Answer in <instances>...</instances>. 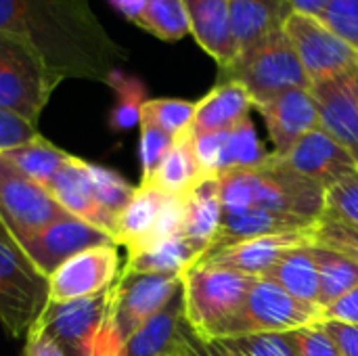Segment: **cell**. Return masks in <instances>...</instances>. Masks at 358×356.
<instances>
[{
  "mask_svg": "<svg viewBox=\"0 0 358 356\" xmlns=\"http://www.w3.org/2000/svg\"><path fill=\"white\" fill-rule=\"evenodd\" d=\"M46 279L0 222V323L13 336L27 334L46 306Z\"/></svg>",
  "mask_w": 358,
  "mask_h": 356,
  "instance_id": "cell-6",
  "label": "cell"
},
{
  "mask_svg": "<svg viewBox=\"0 0 358 356\" xmlns=\"http://www.w3.org/2000/svg\"><path fill=\"white\" fill-rule=\"evenodd\" d=\"M111 2V6L117 10V13H122L126 19H130V21H134L136 19V15L143 10V6L147 4V0H109Z\"/></svg>",
  "mask_w": 358,
  "mask_h": 356,
  "instance_id": "cell-49",
  "label": "cell"
},
{
  "mask_svg": "<svg viewBox=\"0 0 358 356\" xmlns=\"http://www.w3.org/2000/svg\"><path fill=\"white\" fill-rule=\"evenodd\" d=\"M268 136L275 145L273 155H285L304 134L321 126L319 105L310 88H292L256 105Z\"/></svg>",
  "mask_w": 358,
  "mask_h": 356,
  "instance_id": "cell-17",
  "label": "cell"
},
{
  "mask_svg": "<svg viewBox=\"0 0 358 356\" xmlns=\"http://www.w3.org/2000/svg\"><path fill=\"white\" fill-rule=\"evenodd\" d=\"M285 2L292 6V10L313 15V17H319V19L323 17V13L331 4V0H285Z\"/></svg>",
  "mask_w": 358,
  "mask_h": 356,
  "instance_id": "cell-48",
  "label": "cell"
},
{
  "mask_svg": "<svg viewBox=\"0 0 358 356\" xmlns=\"http://www.w3.org/2000/svg\"><path fill=\"white\" fill-rule=\"evenodd\" d=\"M63 82L21 38L0 31V109L38 124L52 92Z\"/></svg>",
  "mask_w": 358,
  "mask_h": 356,
  "instance_id": "cell-5",
  "label": "cell"
},
{
  "mask_svg": "<svg viewBox=\"0 0 358 356\" xmlns=\"http://www.w3.org/2000/svg\"><path fill=\"white\" fill-rule=\"evenodd\" d=\"M315 227L231 243L220 250L203 254L199 258V264H210V266H218L260 279L266 277L287 252L315 243Z\"/></svg>",
  "mask_w": 358,
  "mask_h": 356,
  "instance_id": "cell-14",
  "label": "cell"
},
{
  "mask_svg": "<svg viewBox=\"0 0 358 356\" xmlns=\"http://www.w3.org/2000/svg\"><path fill=\"white\" fill-rule=\"evenodd\" d=\"M0 31L29 44L63 80L109 86L126 59L90 0H0Z\"/></svg>",
  "mask_w": 358,
  "mask_h": 356,
  "instance_id": "cell-1",
  "label": "cell"
},
{
  "mask_svg": "<svg viewBox=\"0 0 358 356\" xmlns=\"http://www.w3.org/2000/svg\"><path fill=\"white\" fill-rule=\"evenodd\" d=\"M182 199H185L182 235L210 248L222 220L218 178L214 176L201 178Z\"/></svg>",
  "mask_w": 358,
  "mask_h": 356,
  "instance_id": "cell-26",
  "label": "cell"
},
{
  "mask_svg": "<svg viewBox=\"0 0 358 356\" xmlns=\"http://www.w3.org/2000/svg\"><path fill=\"white\" fill-rule=\"evenodd\" d=\"M21 356H65L63 350L38 327H29L25 334V346L21 350Z\"/></svg>",
  "mask_w": 358,
  "mask_h": 356,
  "instance_id": "cell-47",
  "label": "cell"
},
{
  "mask_svg": "<svg viewBox=\"0 0 358 356\" xmlns=\"http://www.w3.org/2000/svg\"><path fill=\"white\" fill-rule=\"evenodd\" d=\"M319 220H308L292 214H281V212H271L262 208H250L241 212H222V220L218 227L216 237L212 239L208 252L220 250L231 243H239L245 239H256V237H266V235H277V233H287V231H300V229H310Z\"/></svg>",
  "mask_w": 358,
  "mask_h": 356,
  "instance_id": "cell-20",
  "label": "cell"
},
{
  "mask_svg": "<svg viewBox=\"0 0 358 356\" xmlns=\"http://www.w3.org/2000/svg\"><path fill=\"white\" fill-rule=\"evenodd\" d=\"M289 334L300 356H342L331 336L325 332L323 323L304 325Z\"/></svg>",
  "mask_w": 358,
  "mask_h": 356,
  "instance_id": "cell-42",
  "label": "cell"
},
{
  "mask_svg": "<svg viewBox=\"0 0 358 356\" xmlns=\"http://www.w3.org/2000/svg\"><path fill=\"white\" fill-rule=\"evenodd\" d=\"M315 243L338 250L358 262V229H352L340 220L321 216L315 227Z\"/></svg>",
  "mask_w": 358,
  "mask_h": 356,
  "instance_id": "cell-39",
  "label": "cell"
},
{
  "mask_svg": "<svg viewBox=\"0 0 358 356\" xmlns=\"http://www.w3.org/2000/svg\"><path fill=\"white\" fill-rule=\"evenodd\" d=\"M271 159L323 187L358 168L355 157L321 126L304 134L285 155H271Z\"/></svg>",
  "mask_w": 358,
  "mask_h": 356,
  "instance_id": "cell-15",
  "label": "cell"
},
{
  "mask_svg": "<svg viewBox=\"0 0 358 356\" xmlns=\"http://www.w3.org/2000/svg\"><path fill=\"white\" fill-rule=\"evenodd\" d=\"M138 126H141L138 151H141V170H143L141 183H147L157 170V166L162 164V159L166 157V153L170 151L174 138L149 122H138Z\"/></svg>",
  "mask_w": 358,
  "mask_h": 356,
  "instance_id": "cell-38",
  "label": "cell"
},
{
  "mask_svg": "<svg viewBox=\"0 0 358 356\" xmlns=\"http://www.w3.org/2000/svg\"><path fill=\"white\" fill-rule=\"evenodd\" d=\"M254 99L233 80H220L201 101H197L195 118L191 124L193 134L224 132L250 118Z\"/></svg>",
  "mask_w": 358,
  "mask_h": 356,
  "instance_id": "cell-21",
  "label": "cell"
},
{
  "mask_svg": "<svg viewBox=\"0 0 358 356\" xmlns=\"http://www.w3.org/2000/svg\"><path fill=\"white\" fill-rule=\"evenodd\" d=\"M201 178H206L199 170V164L193 153V132L187 130L185 134L176 136L170 151L153 172V176L147 183L141 185H151L159 189L166 195H176L185 197Z\"/></svg>",
  "mask_w": 358,
  "mask_h": 356,
  "instance_id": "cell-27",
  "label": "cell"
},
{
  "mask_svg": "<svg viewBox=\"0 0 358 356\" xmlns=\"http://www.w3.org/2000/svg\"><path fill=\"white\" fill-rule=\"evenodd\" d=\"M342 356H358V325L342 321H321Z\"/></svg>",
  "mask_w": 358,
  "mask_h": 356,
  "instance_id": "cell-45",
  "label": "cell"
},
{
  "mask_svg": "<svg viewBox=\"0 0 358 356\" xmlns=\"http://www.w3.org/2000/svg\"><path fill=\"white\" fill-rule=\"evenodd\" d=\"M120 277V254L115 243L84 250L65 260L48 275V304L71 302L107 292Z\"/></svg>",
  "mask_w": 358,
  "mask_h": 356,
  "instance_id": "cell-12",
  "label": "cell"
},
{
  "mask_svg": "<svg viewBox=\"0 0 358 356\" xmlns=\"http://www.w3.org/2000/svg\"><path fill=\"white\" fill-rule=\"evenodd\" d=\"M46 189L50 191V195L57 199V204L67 214L86 220L88 225L105 231L109 237L113 235L115 222H113V218H109L103 212V208L94 199L90 178L86 172V159L71 155L69 162L57 172V176L50 180V185Z\"/></svg>",
  "mask_w": 358,
  "mask_h": 356,
  "instance_id": "cell-18",
  "label": "cell"
},
{
  "mask_svg": "<svg viewBox=\"0 0 358 356\" xmlns=\"http://www.w3.org/2000/svg\"><path fill=\"white\" fill-rule=\"evenodd\" d=\"M172 356H239L235 355L231 348H227L220 340H206L201 336H197L191 325L185 321L182 329H180V338L178 344L174 348Z\"/></svg>",
  "mask_w": 358,
  "mask_h": 356,
  "instance_id": "cell-44",
  "label": "cell"
},
{
  "mask_svg": "<svg viewBox=\"0 0 358 356\" xmlns=\"http://www.w3.org/2000/svg\"><path fill=\"white\" fill-rule=\"evenodd\" d=\"M313 254L319 269V306L321 311L336 300H340L344 294H348L352 287L358 285V262L355 258L313 243Z\"/></svg>",
  "mask_w": 358,
  "mask_h": 356,
  "instance_id": "cell-29",
  "label": "cell"
},
{
  "mask_svg": "<svg viewBox=\"0 0 358 356\" xmlns=\"http://www.w3.org/2000/svg\"><path fill=\"white\" fill-rule=\"evenodd\" d=\"M224 132H206V134H193V153L199 164V170L203 176H220V157H222V145H224Z\"/></svg>",
  "mask_w": 358,
  "mask_h": 356,
  "instance_id": "cell-43",
  "label": "cell"
},
{
  "mask_svg": "<svg viewBox=\"0 0 358 356\" xmlns=\"http://www.w3.org/2000/svg\"><path fill=\"white\" fill-rule=\"evenodd\" d=\"M325 128L358 164V67L310 84Z\"/></svg>",
  "mask_w": 358,
  "mask_h": 356,
  "instance_id": "cell-16",
  "label": "cell"
},
{
  "mask_svg": "<svg viewBox=\"0 0 358 356\" xmlns=\"http://www.w3.org/2000/svg\"><path fill=\"white\" fill-rule=\"evenodd\" d=\"M271 153L264 149L262 141L258 138V132L254 128V122L245 118L235 128L227 130L224 145H222V157H220V176L224 172L233 170H254L266 164Z\"/></svg>",
  "mask_w": 358,
  "mask_h": 356,
  "instance_id": "cell-31",
  "label": "cell"
},
{
  "mask_svg": "<svg viewBox=\"0 0 358 356\" xmlns=\"http://www.w3.org/2000/svg\"><path fill=\"white\" fill-rule=\"evenodd\" d=\"M109 86L117 94L115 107L111 109V115H109L111 128L113 130H128V128L136 126L141 122V107L147 101L145 99V84L134 76H126L124 71H117L111 78Z\"/></svg>",
  "mask_w": 358,
  "mask_h": 356,
  "instance_id": "cell-35",
  "label": "cell"
},
{
  "mask_svg": "<svg viewBox=\"0 0 358 356\" xmlns=\"http://www.w3.org/2000/svg\"><path fill=\"white\" fill-rule=\"evenodd\" d=\"M208 245L197 243L189 237L174 235L164 239L143 252L128 254L126 266L122 271L136 275H185L191 266L199 262Z\"/></svg>",
  "mask_w": 358,
  "mask_h": 356,
  "instance_id": "cell-24",
  "label": "cell"
},
{
  "mask_svg": "<svg viewBox=\"0 0 358 356\" xmlns=\"http://www.w3.org/2000/svg\"><path fill=\"white\" fill-rule=\"evenodd\" d=\"M222 80L239 82L254 107L292 88H310L300 57L283 29H277L237 52L235 61L220 69Z\"/></svg>",
  "mask_w": 358,
  "mask_h": 356,
  "instance_id": "cell-3",
  "label": "cell"
},
{
  "mask_svg": "<svg viewBox=\"0 0 358 356\" xmlns=\"http://www.w3.org/2000/svg\"><path fill=\"white\" fill-rule=\"evenodd\" d=\"M323 216L358 229V168L325 187Z\"/></svg>",
  "mask_w": 358,
  "mask_h": 356,
  "instance_id": "cell-36",
  "label": "cell"
},
{
  "mask_svg": "<svg viewBox=\"0 0 358 356\" xmlns=\"http://www.w3.org/2000/svg\"><path fill=\"white\" fill-rule=\"evenodd\" d=\"M109 290L90 298L48 304L31 323L46 334L65 356H94L96 338L105 319Z\"/></svg>",
  "mask_w": 358,
  "mask_h": 356,
  "instance_id": "cell-11",
  "label": "cell"
},
{
  "mask_svg": "<svg viewBox=\"0 0 358 356\" xmlns=\"http://www.w3.org/2000/svg\"><path fill=\"white\" fill-rule=\"evenodd\" d=\"M310 84L358 67V50L323 19L292 10L283 23Z\"/></svg>",
  "mask_w": 358,
  "mask_h": 356,
  "instance_id": "cell-9",
  "label": "cell"
},
{
  "mask_svg": "<svg viewBox=\"0 0 358 356\" xmlns=\"http://www.w3.org/2000/svg\"><path fill=\"white\" fill-rule=\"evenodd\" d=\"M254 281V277L210 264L191 266L182 275L185 319L191 329L206 340H216L220 329L241 311Z\"/></svg>",
  "mask_w": 358,
  "mask_h": 356,
  "instance_id": "cell-4",
  "label": "cell"
},
{
  "mask_svg": "<svg viewBox=\"0 0 358 356\" xmlns=\"http://www.w3.org/2000/svg\"><path fill=\"white\" fill-rule=\"evenodd\" d=\"M252 208L319 220L325 210V187L268 157L264 166L252 170Z\"/></svg>",
  "mask_w": 358,
  "mask_h": 356,
  "instance_id": "cell-10",
  "label": "cell"
},
{
  "mask_svg": "<svg viewBox=\"0 0 358 356\" xmlns=\"http://www.w3.org/2000/svg\"><path fill=\"white\" fill-rule=\"evenodd\" d=\"M189 17V29L197 44L218 63L229 67L237 57V46L231 34L229 0H182Z\"/></svg>",
  "mask_w": 358,
  "mask_h": 356,
  "instance_id": "cell-19",
  "label": "cell"
},
{
  "mask_svg": "<svg viewBox=\"0 0 358 356\" xmlns=\"http://www.w3.org/2000/svg\"><path fill=\"white\" fill-rule=\"evenodd\" d=\"M132 23L164 42H176L191 34L182 0H147Z\"/></svg>",
  "mask_w": 358,
  "mask_h": 356,
  "instance_id": "cell-32",
  "label": "cell"
},
{
  "mask_svg": "<svg viewBox=\"0 0 358 356\" xmlns=\"http://www.w3.org/2000/svg\"><path fill=\"white\" fill-rule=\"evenodd\" d=\"M239 356H300L289 332L283 334H252L220 340Z\"/></svg>",
  "mask_w": 358,
  "mask_h": 356,
  "instance_id": "cell-37",
  "label": "cell"
},
{
  "mask_svg": "<svg viewBox=\"0 0 358 356\" xmlns=\"http://www.w3.org/2000/svg\"><path fill=\"white\" fill-rule=\"evenodd\" d=\"M168 197L170 195L162 193L151 185H138L132 199L115 220L113 235H111L113 243L124 245L128 254L143 250L159 220V214Z\"/></svg>",
  "mask_w": 358,
  "mask_h": 356,
  "instance_id": "cell-22",
  "label": "cell"
},
{
  "mask_svg": "<svg viewBox=\"0 0 358 356\" xmlns=\"http://www.w3.org/2000/svg\"><path fill=\"white\" fill-rule=\"evenodd\" d=\"M321 321L323 311L319 306L304 304L273 279L260 277L254 281L241 311L220 329L216 340L252 334H283Z\"/></svg>",
  "mask_w": 358,
  "mask_h": 356,
  "instance_id": "cell-7",
  "label": "cell"
},
{
  "mask_svg": "<svg viewBox=\"0 0 358 356\" xmlns=\"http://www.w3.org/2000/svg\"><path fill=\"white\" fill-rule=\"evenodd\" d=\"M86 172H88L90 187H92L96 204L115 222L117 216L122 214V210L132 199L136 187H132L128 180H124L117 172L103 168V166H96V164H90V162H86Z\"/></svg>",
  "mask_w": 358,
  "mask_h": 356,
  "instance_id": "cell-33",
  "label": "cell"
},
{
  "mask_svg": "<svg viewBox=\"0 0 358 356\" xmlns=\"http://www.w3.org/2000/svg\"><path fill=\"white\" fill-rule=\"evenodd\" d=\"M40 136L38 124L8 109H0V153L17 149Z\"/></svg>",
  "mask_w": 358,
  "mask_h": 356,
  "instance_id": "cell-40",
  "label": "cell"
},
{
  "mask_svg": "<svg viewBox=\"0 0 358 356\" xmlns=\"http://www.w3.org/2000/svg\"><path fill=\"white\" fill-rule=\"evenodd\" d=\"M15 168H19L25 176L34 178L36 183L48 187L50 180L57 176V172L69 162V157L73 153H67L65 149L52 145L50 141H46L42 134L36 136L34 141L10 149L6 153H2Z\"/></svg>",
  "mask_w": 358,
  "mask_h": 356,
  "instance_id": "cell-30",
  "label": "cell"
},
{
  "mask_svg": "<svg viewBox=\"0 0 358 356\" xmlns=\"http://www.w3.org/2000/svg\"><path fill=\"white\" fill-rule=\"evenodd\" d=\"M323 321H342L358 325V285L352 287L348 294H344L340 300L323 308Z\"/></svg>",
  "mask_w": 358,
  "mask_h": 356,
  "instance_id": "cell-46",
  "label": "cell"
},
{
  "mask_svg": "<svg viewBox=\"0 0 358 356\" xmlns=\"http://www.w3.org/2000/svg\"><path fill=\"white\" fill-rule=\"evenodd\" d=\"M197 103L185 99H147L141 107V122H149L172 138L191 130Z\"/></svg>",
  "mask_w": 358,
  "mask_h": 356,
  "instance_id": "cell-34",
  "label": "cell"
},
{
  "mask_svg": "<svg viewBox=\"0 0 358 356\" xmlns=\"http://www.w3.org/2000/svg\"><path fill=\"white\" fill-rule=\"evenodd\" d=\"M185 321L180 287L178 294L124 344L117 356H172Z\"/></svg>",
  "mask_w": 358,
  "mask_h": 356,
  "instance_id": "cell-23",
  "label": "cell"
},
{
  "mask_svg": "<svg viewBox=\"0 0 358 356\" xmlns=\"http://www.w3.org/2000/svg\"><path fill=\"white\" fill-rule=\"evenodd\" d=\"M67 214L50 191L25 176L0 153V222L19 245Z\"/></svg>",
  "mask_w": 358,
  "mask_h": 356,
  "instance_id": "cell-8",
  "label": "cell"
},
{
  "mask_svg": "<svg viewBox=\"0 0 358 356\" xmlns=\"http://www.w3.org/2000/svg\"><path fill=\"white\" fill-rule=\"evenodd\" d=\"M321 19L358 50V0H331Z\"/></svg>",
  "mask_w": 358,
  "mask_h": 356,
  "instance_id": "cell-41",
  "label": "cell"
},
{
  "mask_svg": "<svg viewBox=\"0 0 358 356\" xmlns=\"http://www.w3.org/2000/svg\"><path fill=\"white\" fill-rule=\"evenodd\" d=\"M107 243L113 241L105 231L88 225L82 218L63 214L46 229H42L36 237H31L27 243H23L21 250L29 258L34 269L44 279H48V275H52L71 256Z\"/></svg>",
  "mask_w": 358,
  "mask_h": 356,
  "instance_id": "cell-13",
  "label": "cell"
},
{
  "mask_svg": "<svg viewBox=\"0 0 358 356\" xmlns=\"http://www.w3.org/2000/svg\"><path fill=\"white\" fill-rule=\"evenodd\" d=\"M182 287L180 275H136L120 271L109 287L94 356H117L124 344Z\"/></svg>",
  "mask_w": 358,
  "mask_h": 356,
  "instance_id": "cell-2",
  "label": "cell"
},
{
  "mask_svg": "<svg viewBox=\"0 0 358 356\" xmlns=\"http://www.w3.org/2000/svg\"><path fill=\"white\" fill-rule=\"evenodd\" d=\"M277 285H281L296 300L319 306V269L313 254V243L287 252L266 275ZM321 308V306H319Z\"/></svg>",
  "mask_w": 358,
  "mask_h": 356,
  "instance_id": "cell-28",
  "label": "cell"
},
{
  "mask_svg": "<svg viewBox=\"0 0 358 356\" xmlns=\"http://www.w3.org/2000/svg\"><path fill=\"white\" fill-rule=\"evenodd\" d=\"M289 13L292 6L285 0H229L231 34L237 52L264 36L283 29Z\"/></svg>",
  "mask_w": 358,
  "mask_h": 356,
  "instance_id": "cell-25",
  "label": "cell"
}]
</instances>
